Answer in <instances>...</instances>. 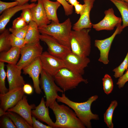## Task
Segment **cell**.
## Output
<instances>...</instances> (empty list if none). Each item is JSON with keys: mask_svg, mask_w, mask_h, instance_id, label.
Instances as JSON below:
<instances>
[{"mask_svg": "<svg viewBox=\"0 0 128 128\" xmlns=\"http://www.w3.org/2000/svg\"><path fill=\"white\" fill-rule=\"evenodd\" d=\"M38 0H31L32 2H36ZM59 2L64 8L65 15L68 16L72 14L73 12V6L69 4L66 0H56Z\"/></svg>", "mask_w": 128, "mask_h": 128, "instance_id": "33", "label": "cell"}, {"mask_svg": "<svg viewBox=\"0 0 128 128\" xmlns=\"http://www.w3.org/2000/svg\"><path fill=\"white\" fill-rule=\"evenodd\" d=\"M103 89L105 93L107 95L112 92L113 88V84L112 79L111 76L106 74L102 78Z\"/></svg>", "mask_w": 128, "mask_h": 128, "instance_id": "30", "label": "cell"}, {"mask_svg": "<svg viewBox=\"0 0 128 128\" xmlns=\"http://www.w3.org/2000/svg\"><path fill=\"white\" fill-rule=\"evenodd\" d=\"M10 32L9 29H5L1 33L0 35V52L8 51L12 47L9 40Z\"/></svg>", "mask_w": 128, "mask_h": 128, "instance_id": "27", "label": "cell"}, {"mask_svg": "<svg viewBox=\"0 0 128 128\" xmlns=\"http://www.w3.org/2000/svg\"><path fill=\"white\" fill-rule=\"evenodd\" d=\"M85 5L84 10L80 17L73 25L74 30L78 31L84 29L91 28L92 26L90 18V13L95 0H83Z\"/></svg>", "mask_w": 128, "mask_h": 128, "instance_id": "17", "label": "cell"}, {"mask_svg": "<svg viewBox=\"0 0 128 128\" xmlns=\"http://www.w3.org/2000/svg\"><path fill=\"white\" fill-rule=\"evenodd\" d=\"M113 3L119 11L122 16L123 29L128 26V3L121 0H109Z\"/></svg>", "mask_w": 128, "mask_h": 128, "instance_id": "24", "label": "cell"}, {"mask_svg": "<svg viewBox=\"0 0 128 128\" xmlns=\"http://www.w3.org/2000/svg\"><path fill=\"white\" fill-rule=\"evenodd\" d=\"M6 66L9 90L23 87L25 82L21 75L22 69L15 64H8Z\"/></svg>", "mask_w": 128, "mask_h": 128, "instance_id": "15", "label": "cell"}, {"mask_svg": "<svg viewBox=\"0 0 128 128\" xmlns=\"http://www.w3.org/2000/svg\"><path fill=\"white\" fill-rule=\"evenodd\" d=\"M43 48L40 42L33 44H26L20 49L21 57L16 65L22 69L40 57L43 52Z\"/></svg>", "mask_w": 128, "mask_h": 128, "instance_id": "7", "label": "cell"}, {"mask_svg": "<svg viewBox=\"0 0 128 128\" xmlns=\"http://www.w3.org/2000/svg\"><path fill=\"white\" fill-rule=\"evenodd\" d=\"M55 117L54 128H85V126L69 106L55 101L49 107Z\"/></svg>", "mask_w": 128, "mask_h": 128, "instance_id": "2", "label": "cell"}, {"mask_svg": "<svg viewBox=\"0 0 128 128\" xmlns=\"http://www.w3.org/2000/svg\"><path fill=\"white\" fill-rule=\"evenodd\" d=\"M0 122V128H17L12 120L7 114L1 117Z\"/></svg>", "mask_w": 128, "mask_h": 128, "instance_id": "32", "label": "cell"}, {"mask_svg": "<svg viewBox=\"0 0 128 128\" xmlns=\"http://www.w3.org/2000/svg\"><path fill=\"white\" fill-rule=\"evenodd\" d=\"M104 18L97 23L92 24V27L96 30H111L122 22V18L116 16L112 8H109L104 12Z\"/></svg>", "mask_w": 128, "mask_h": 128, "instance_id": "13", "label": "cell"}, {"mask_svg": "<svg viewBox=\"0 0 128 128\" xmlns=\"http://www.w3.org/2000/svg\"><path fill=\"white\" fill-rule=\"evenodd\" d=\"M7 115L18 128H32L27 121L21 116L14 112L8 111Z\"/></svg>", "mask_w": 128, "mask_h": 128, "instance_id": "25", "label": "cell"}, {"mask_svg": "<svg viewBox=\"0 0 128 128\" xmlns=\"http://www.w3.org/2000/svg\"><path fill=\"white\" fill-rule=\"evenodd\" d=\"M91 28L77 31L72 30L69 43L71 51L80 56H88L91 49V40L89 32Z\"/></svg>", "mask_w": 128, "mask_h": 128, "instance_id": "3", "label": "cell"}, {"mask_svg": "<svg viewBox=\"0 0 128 128\" xmlns=\"http://www.w3.org/2000/svg\"><path fill=\"white\" fill-rule=\"evenodd\" d=\"M32 126L34 128H52L49 125H45L36 119L33 116L32 117Z\"/></svg>", "mask_w": 128, "mask_h": 128, "instance_id": "39", "label": "cell"}, {"mask_svg": "<svg viewBox=\"0 0 128 128\" xmlns=\"http://www.w3.org/2000/svg\"><path fill=\"white\" fill-rule=\"evenodd\" d=\"M17 1L19 3L18 5H22L27 3L31 0H11Z\"/></svg>", "mask_w": 128, "mask_h": 128, "instance_id": "42", "label": "cell"}, {"mask_svg": "<svg viewBox=\"0 0 128 128\" xmlns=\"http://www.w3.org/2000/svg\"><path fill=\"white\" fill-rule=\"evenodd\" d=\"M4 62L0 61V92L1 94L5 93L9 91L6 87L5 80L7 76L5 70Z\"/></svg>", "mask_w": 128, "mask_h": 128, "instance_id": "28", "label": "cell"}, {"mask_svg": "<svg viewBox=\"0 0 128 128\" xmlns=\"http://www.w3.org/2000/svg\"><path fill=\"white\" fill-rule=\"evenodd\" d=\"M35 3H27L22 5H17L4 11L0 16V32L1 33L5 29V27L12 17L17 12L23 9L31 8L36 5Z\"/></svg>", "mask_w": 128, "mask_h": 128, "instance_id": "19", "label": "cell"}, {"mask_svg": "<svg viewBox=\"0 0 128 128\" xmlns=\"http://www.w3.org/2000/svg\"><path fill=\"white\" fill-rule=\"evenodd\" d=\"M22 70L24 74L28 75L32 78L36 93L38 94H40L41 91L40 86L39 76L42 68L40 57L37 58L28 66L23 68Z\"/></svg>", "mask_w": 128, "mask_h": 128, "instance_id": "14", "label": "cell"}, {"mask_svg": "<svg viewBox=\"0 0 128 128\" xmlns=\"http://www.w3.org/2000/svg\"><path fill=\"white\" fill-rule=\"evenodd\" d=\"M65 67L73 72L82 75L84 74V69L90 62L87 57L80 56L71 51L62 59Z\"/></svg>", "mask_w": 128, "mask_h": 128, "instance_id": "8", "label": "cell"}, {"mask_svg": "<svg viewBox=\"0 0 128 128\" xmlns=\"http://www.w3.org/2000/svg\"><path fill=\"white\" fill-rule=\"evenodd\" d=\"M72 27L70 19L68 18L61 23L52 22L45 27H38V29L41 34L52 36L60 43L70 49L69 38Z\"/></svg>", "mask_w": 128, "mask_h": 128, "instance_id": "4", "label": "cell"}, {"mask_svg": "<svg viewBox=\"0 0 128 128\" xmlns=\"http://www.w3.org/2000/svg\"><path fill=\"white\" fill-rule=\"evenodd\" d=\"M20 54V49L12 47L8 51L0 52V61L16 65Z\"/></svg>", "mask_w": 128, "mask_h": 128, "instance_id": "22", "label": "cell"}, {"mask_svg": "<svg viewBox=\"0 0 128 128\" xmlns=\"http://www.w3.org/2000/svg\"><path fill=\"white\" fill-rule=\"evenodd\" d=\"M44 8L48 19L52 22L59 23L57 11L61 4L58 1H51L50 0H42Z\"/></svg>", "mask_w": 128, "mask_h": 128, "instance_id": "21", "label": "cell"}, {"mask_svg": "<svg viewBox=\"0 0 128 128\" xmlns=\"http://www.w3.org/2000/svg\"><path fill=\"white\" fill-rule=\"evenodd\" d=\"M48 108L46 106V101L43 97L39 104L32 110V115L38 120L45 123L48 125L54 128V123L50 116Z\"/></svg>", "mask_w": 128, "mask_h": 128, "instance_id": "20", "label": "cell"}, {"mask_svg": "<svg viewBox=\"0 0 128 128\" xmlns=\"http://www.w3.org/2000/svg\"><path fill=\"white\" fill-rule=\"evenodd\" d=\"M124 1L128 3V0H121Z\"/></svg>", "mask_w": 128, "mask_h": 128, "instance_id": "45", "label": "cell"}, {"mask_svg": "<svg viewBox=\"0 0 128 128\" xmlns=\"http://www.w3.org/2000/svg\"><path fill=\"white\" fill-rule=\"evenodd\" d=\"M40 39L45 42L48 46V52L50 54L62 59L71 52L69 48L60 43L52 36L45 34H41Z\"/></svg>", "mask_w": 128, "mask_h": 128, "instance_id": "11", "label": "cell"}, {"mask_svg": "<svg viewBox=\"0 0 128 128\" xmlns=\"http://www.w3.org/2000/svg\"><path fill=\"white\" fill-rule=\"evenodd\" d=\"M75 13L81 15L83 12L85 8V5L78 3L74 6Z\"/></svg>", "mask_w": 128, "mask_h": 128, "instance_id": "40", "label": "cell"}, {"mask_svg": "<svg viewBox=\"0 0 128 128\" xmlns=\"http://www.w3.org/2000/svg\"><path fill=\"white\" fill-rule=\"evenodd\" d=\"M37 4L30 9L32 21L38 27H45L50 23L51 21L48 18L45 11L42 0H38Z\"/></svg>", "mask_w": 128, "mask_h": 128, "instance_id": "18", "label": "cell"}, {"mask_svg": "<svg viewBox=\"0 0 128 128\" xmlns=\"http://www.w3.org/2000/svg\"><path fill=\"white\" fill-rule=\"evenodd\" d=\"M28 27L25 38L26 44H32L40 42V32L38 27L34 21L28 24Z\"/></svg>", "mask_w": 128, "mask_h": 128, "instance_id": "23", "label": "cell"}, {"mask_svg": "<svg viewBox=\"0 0 128 128\" xmlns=\"http://www.w3.org/2000/svg\"><path fill=\"white\" fill-rule=\"evenodd\" d=\"M128 68V51L123 61L118 67L114 69V76L116 78H120L123 74L124 72Z\"/></svg>", "mask_w": 128, "mask_h": 128, "instance_id": "29", "label": "cell"}, {"mask_svg": "<svg viewBox=\"0 0 128 128\" xmlns=\"http://www.w3.org/2000/svg\"><path fill=\"white\" fill-rule=\"evenodd\" d=\"M128 81V69L125 73L119 78L116 84L119 88L120 89L123 87L125 83Z\"/></svg>", "mask_w": 128, "mask_h": 128, "instance_id": "38", "label": "cell"}, {"mask_svg": "<svg viewBox=\"0 0 128 128\" xmlns=\"http://www.w3.org/2000/svg\"><path fill=\"white\" fill-rule=\"evenodd\" d=\"M28 26V24L24 28L18 30H15L11 27L9 29L10 32L15 36L20 38L25 39Z\"/></svg>", "mask_w": 128, "mask_h": 128, "instance_id": "35", "label": "cell"}, {"mask_svg": "<svg viewBox=\"0 0 128 128\" xmlns=\"http://www.w3.org/2000/svg\"><path fill=\"white\" fill-rule=\"evenodd\" d=\"M30 9L27 8L22 10L20 16L28 24L32 21V16Z\"/></svg>", "mask_w": 128, "mask_h": 128, "instance_id": "37", "label": "cell"}, {"mask_svg": "<svg viewBox=\"0 0 128 128\" xmlns=\"http://www.w3.org/2000/svg\"><path fill=\"white\" fill-rule=\"evenodd\" d=\"M66 0L73 6H74L76 4L79 3L77 0Z\"/></svg>", "mask_w": 128, "mask_h": 128, "instance_id": "43", "label": "cell"}, {"mask_svg": "<svg viewBox=\"0 0 128 128\" xmlns=\"http://www.w3.org/2000/svg\"><path fill=\"white\" fill-rule=\"evenodd\" d=\"M40 75V85L46 97V105L49 107L56 101L59 96L58 92L63 93L64 91L56 84L54 77L49 74L43 69Z\"/></svg>", "mask_w": 128, "mask_h": 128, "instance_id": "6", "label": "cell"}, {"mask_svg": "<svg viewBox=\"0 0 128 128\" xmlns=\"http://www.w3.org/2000/svg\"><path fill=\"white\" fill-rule=\"evenodd\" d=\"M9 40L12 47H15L21 49L26 44L24 39L18 37L12 34H10Z\"/></svg>", "mask_w": 128, "mask_h": 128, "instance_id": "31", "label": "cell"}, {"mask_svg": "<svg viewBox=\"0 0 128 128\" xmlns=\"http://www.w3.org/2000/svg\"><path fill=\"white\" fill-rule=\"evenodd\" d=\"M98 98V96L95 95L90 97L85 102H76L69 99L64 92L62 93L61 96H58L56 100L58 102L63 103L72 109L85 127L90 128H91V120L99 119L98 115L93 114L91 110L92 104Z\"/></svg>", "mask_w": 128, "mask_h": 128, "instance_id": "1", "label": "cell"}, {"mask_svg": "<svg viewBox=\"0 0 128 128\" xmlns=\"http://www.w3.org/2000/svg\"><path fill=\"white\" fill-rule=\"evenodd\" d=\"M24 93L23 87L9 90L7 92L0 94V108L6 111L16 105L23 98Z\"/></svg>", "mask_w": 128, "mask_h": 128, "instance_id": "12", "label": "cell"}, {"mask_svg": "<svg viewBox=\"0 0 128 128\" xmlns=\"http://www.w3.org/2000/svg\"><path fill=\"white\" fill-rule=\"evenodd\" d=\"M56 84L64 92L76 88L81 82L86 84L87 79L82 75L75 73L66 67L63 68L54 77Z\"/></svg>", "mask_w": 128, "mask_h": 128, "instance_id": "5", "label": "cell"}, {"mask_svg": "<svg viewBox=\"0 0 128 128\" xmlns=\"http://www.w3.org/2000/svg\"><path fill=\"white\" fill-rule=\"evenodd\" d=\"M28 24L20 16L13 21L11 27L15 30H18L24 28Z\"/></svg>", "mask_w": 128, "mask_h": 128, "instance_id": "34", "label": "cell"}, {"mask_svg": "<svg viewBox=\"0 0 128 128\" xmlns=\"http://www.w3.org/2000/svg\"><path fill=\"white\" fill-rule=\"evenodd\" d=\"M117 105L118 102L116 100L112 101L104 114V121L109 128L114 127L112 121L113 115L114 111Z\"/></svg>", "mask_w": 128, "mask_h": 128, "instance_id": "26", "label": "cell"}, {"mask_svg": "<svg viewBox=\"0 0 128 128\" xmlns=\"http://www.w3.org/2000/svg\"><path fill=\"white\" fill-rule=\"evenodd\" d=\"M123 29L121 23H120L117 26L114 32L110 37L103 40H95V46L100 51L99 61L105 64L109 63V54L112 42L116 36L120 34Z\"/></svg>", "mask_w": 128, "mask_h": 128, "instance_id": "10", "label": "cell"}, {"mask_svg": "<svg viewBox=\"0 0 128 128\" xmlns=\"http://www.w3.org/2000/svg\"><path fill=\"white\" fill-rule=\"evenodd\" d=\"M23 89L24 93L30 95L33 92V89L31 86L28 84H25L23 87Z\"/></svg>", "mask_w": 128, "mask_h": 128, "instance_id": "41", "label": "cell"}, {"mask_svg": "<svg viewBox=\"0 0 128 128\" xmlns=\"http://www.w3.org/2000/svg\"><path fill=\"white\" fill-rule=\"evenodd\" d=\"M42 69L54 77L61 68L65 67L63 60L50 54L43 52L40 57Z\"/></svg>", "mask_w": 128, "mask_h": 128, "instance_id": "9", "label": "cell"}, {"mask_svg": "<svg viewBox=\"0 0 128 128\" xmlns=\"http://www.w3.org/2000/svg\"><path fill=\"white\" fill-rule=\"evenodd\" d=\"M18 2L17 1L12 2H6L0 0V14H2L5 10L18 5Z\"/></svg>", "mask_w": 128, "mask_h": 128, "instance_id": "36", "label": "cell"}, {"mask_svg": "<svg viewBox=\"0 0 128 128\" xmlns=\"http://www.w3.org/2000/svg\"><path fill=\"white\" fill-rule=\"evenodd\" d=\"M7 112L5 111L2 108H0V117L3 115L7 114Z\"/></svg>", "mask_w": 128, "mask_h": 128, "instance_id": "44", "label": "cell"}, {"mask_svg": "<svg viewBox=\"0 0 128 128\" xmlns=\"http://www.w3.org/2000/svg\"><path fill=\"white\" fill-rule=\"evenodd\" d=\"M35 107L34 104L29 105L28 104L27 96L24 95L16 105L9 109L7 111L17 114L23 118L32 127V110L34 109Z\"/></svg>", "mask_w": 128, "mask_h": 128, "instance_id": "16", "label": "cell"}]
</instances>
